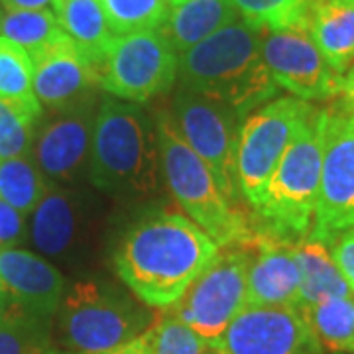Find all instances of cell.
<instances>
[{
    "instance_id": "obj_7",
    "label": "cell",
    "mask_w": 354,
    "mask_h": 354,
    "mask_svg": "<svg viewBox=\"0 0 354 354\" xmlns=\"http://www.w3.org/2000/svg\"><path fill=\"white\" fill-rule=\"evenodd\" d=\"M256 242L258 236L250 244L221 248L209 268L165 313L213 344L246 307V279Z\"/></svg>"
},
{
    "instance_id": "obj_13",
    "label": "cell",
    "mask_w": 354,
    "mask_h": 354,
    "mask_svg": "<svg viewBox=\"0 0 354 354\" xmlns=\"http://www.w3.org/2000/svg\"><path fill=\"white\" fill-rule=\"evenodd\" d=\"M211 346L216 354H325L297 307L246 305Z\"/></svg>"
},
{
    "instance_id": "obj_21",
    "label": "cell",
    "mask_w": 354,
    "mask_h": 354,
    "mask_svg": "<svg viewBox=\"0 0 354 354\" xmlns=\"http://www.w3.org/2000/svg\"><path fill=\"white\" fill-rule=\"evenodd\" d=\"M51 12L59 28L101 69L104 51L114 39L101 0H51Z\"/></svg>"
},
{
    "instance_id": "obj_30",
    "label": "cell",
    "mask_w": 354,
    "mask_h": 354,
    "mask_svg": "<svg viewBox=\"0 0 354 354\" xmlns=\"http://www.w3.org/2000/svg\"><path fill=\"white\" fill-rule=\"evenodd\" d=\"M311 2L313 0H232L241 18L268 30L307 26Z\"/></svg>"
},
{
    "instance_id": "obj_15",
    "label": "cell",
    "mask_w": 354,
    "mask_h": 354,
    "mask_svg": "<svg viewBox=\"0 0 354 354\" xmlns=\"http://www.w3.org/2000/svg\"><path fill=\"white\" fill-rule=\"evenodd\" d=\"M97 109L95 101L85 102L71 111L55 113L39 128L32 152L44 176L53 181H73L85 169Z\"/></svg>"
},
{
    "instance_id": "obj_5",
    "label": "cell",
    "mask_w": 354,
    "mask_h": 354,
    "mask_svg": "<svg viewBox=\"0 0 354 354\" xmlns=\"http://www.w3.org/2000/svg\"><path fill=\"white\" fill-rule=\"evenodd\" d=\"M156 130L162 176L185 216L207 232L218 248L256 241L258 230L252 215L242 213L239 205L225 197L211 169L179 134L169 111L158 113Z\"/></svg>"
},
{
    "instance_id": "obj_32",
    "label": "cell",
    "mask_w": 354,
    "mask_h": 354,
    "mask_svg": "<svg viewBox=\"0 0 354 354\" xmlns=\"http://www.w3.org/2000/svg\"><path fill=\"white\" fill-rule=\"evenodd\" d=\"M327 246H329L335 264L341 270L351 290L354 291V230L335 236L333 241L327 242Z\"/></svg>"
},
{
    "instance_id": "obj_3",
    "label": "cell",
    "mask_w": 354,
    "mask_h": 354,
    "mask_svg": "<svg viewBox=\"0 0 354 354\" xmlns=\"http://www.w3.org/2000/svg\"><path fill=\"white\" fill-rule=\"evenodd\" d=\"M88 171L93 183L120 199L153 197L162 187L156 122L140 104L109 97L99 104Z\"/></svg>"
},
{
    "instance_id": "obj_16",
    "label": "cell",
    "mask_w": 354,
    "mask_h": 354,
    "mask_svg": "<svg viewBox=\"0 0 354 354\" xmlns=\"http://www.w3.org/2000/svg\"><path fill=\"white\" fill-rule=\"evenodd\" d=\"M0 288L18 307L51 319L64 299L65 279L50 262L20 248L0 250Z\"/></svg>"
},
{
    "instance_id": "obj_9",
    "label": "cell",
    "mask_w": 354,
    "mask_h": 354,
    "mask_svg": "<svg viewBox=\"0 0 354 354\" xmlns=\"http://www.w3.org/2000/svg\"><path fill=\"white\" fill-rule=\"evenodd\" d=\"M177 79V53L160 30L114 36L99 69V87L118 101L142 104L167 93Z\"/></svg>"
},
{
    "instance_id": "obj_20",
    "label": "cell",
    "mask_w": 354,
    "mask_h": 354,
    "mask_svg": "<svg viewBox=\"0 0 354 354\" xmlns=\"http://www.w3.org/2000/svg\"><path fill=\"white\" fill-rule=\"evenodd\" d=\"M293 252L299 268V295L295 307H309L333 297L354 295L325 242L307 236L293 244Z\"/></svg>"
},
{
    "instance_id": "obj_4",
    "label": "cell",
    "mask_w": 354,
    "mask_h": 354,
    "mask_svg": "<svg viewBox=\"0 0 354 354\" xmlns=\"http://www.w3.org/2000/svg\"><path fill=\"white\" fill-rule=\"evenodd\" d=\"M323 127L325 109H315L293 136L252 209L258 232L290 244L311 234L321 187Z\"/></svg>"
},
{
    "instance_id": "obj_34",
    "label": "cell",
    "mask_w": 354,
    "mask_h": 354,
    "mask_svg": "<svg viewBox=\"0 0 354 354\" xmlns=\"http://www.w3.org/2000/svg\"><path fill=\"white\" fill-rule=\"evenodd\" d=\"M335 102L342 106L344 111L354 114V64L348 67V71L342 75L341 95L335 99Z\"/></svg>"
},
{
    "instance_id": "obj_25",
    "label": "cell",
    "mask_w": 354,
    "mask_h": 354,
    "mask_svg": "<svg viewBox=\"0 0 354 354\" xmlns=\"http://www.w3.org/2000/svg\"><path fill=\"white\" fill-rule=\"evenodd\" d=\"M46 191V176L30 153L0 162V199L18 213L24 216L34 213Z\"/></svg>"
},
{
    "instance_id": "obj_11",
    "label": "cell",
    "mask_w": 354,
    "mask_h": 354,
    "mask_svg": "<svg viewBox=\"0 0 354 354\" xmlns=\"http://www.w3.org/2000/svg\"><path fill=\"white\" fill-rule=\"evenodd\" d=\"M348 230H354V114L333 101L325 109L321 187L309 236L327 244Z\"/></svg>"
},
{
    "instance_id": "obj_26",
    "label": "cell",
    "mask_w": 354,
    "mask_h": 354,
    "mask_svg": "<svg viewBox=\"0 0 354 354\" xmlns=\"http://www.w3.org/2000/svg\"><path fill=\"white\" fill-rule=\"evenodd\" d=\"M65 32L51 10H6L0 14V36L22 46L30 55L59 39Z\"/></svg>"
},
{
    "instance_id": "obj_37",
    "label": "cell",
    "mask_w": 354,
    "mask_h": 354,
    "mask_svg": "<svg viewBox=\"0 0 354 354\" xmlns=\"http://www.w3.org/2000/svg\"><path fill=\"white\" fill-rule=\"evenodd\" d=\"M16 307H18V305L14 304L12 297H10V295H8L6 291L0 288V323H2V321H4L6 317L10 315L14 309H16Z\"/></svg>"
},
{
    "instance_id": "obj_24",
    "label": "cell",
    "mask_w": 354,
    "mask_h": 354,
    "mask_svg": "<svg viewBox=\"0 0 354 354\" xmlns=\"http://www.w3.org/2000/svg\"><path fill=\"white\" fill-rule=\"evenodd\" d=\"M0 99L18 104L34 116H41V104L34 93V62L30 53L0 36Z\"/></svg>"
},
{
    "instance_id": "obj_36",
    "label": "cell",
    "mask_w": 354,
    "mask_h": 354,
    "mask_svg": "<svg viewBox=\"0 0 354 354\" xmlns=\"http://www.w3.org/2000/svg\"><path fill=\"white\" fill-rule=\"evenodd\" d=\"M51 0H0L6 10H39L46 8Z\"/></svg>"
},
{
    "instance_id": "obj_10",
    "label": "cell",
    "mask_w": 354,
    "mask_h": 354,
    "mask_svg": "<svg viewBox=\"0 0 354 354\" xmlns=\"http://www.w3.org/2000/svg\"><path fill=\"white\" fill-rule=\"evenodd\" d=\"M169 113L179 134L211 169L225 197L239 205L236 150L244 122L239 113L183 87H177Z\"/></svg>"
},
{
    "instance_id": "obj_31",
    "label": "cell",
    "mask_w": 354,
    "mask_h": 354,
    "mask_svg": "<svg viewBox=\"0 0 354 354\" xmlns=\"http://www.w3.org/2000/svg\"><path fill=\"white\" fill-rule=\"evenodd\" d=\"M38 116L0 99V162L32 153Z\"/></svg>"
},
{
    "instance_id": "obj_35",
    "label": "cell",
    "mask_w": 354,
    "mask_h": 354,
    "mask_svg": "<svg viewBox=\"0 0 354 354\" xmlns=\"http://www.w3.org/2000/svg\"><path fill=\"white\" fill-rule=\"evenodd\" d=\"M93 354H148V342H146V333L140 335L138 339L127 342L118 348L113 351H104V353H93Z\"/></svg>"
},
{
    "instance_id": "obj_12",
    "label": "cell",
    "mask_w": 354,
    "mask_h": 354,
    "mask_svg": "<svg viewBox=\"0 0 354 354\" xmlns=\"http://www.w3.org/2000/svg\"><path fill=\"white\" fill-rule=\"evenodd\" d=\"M262 57L276 85L290 91L291 97L321 102L341 95L342 75L327 64L307 26L262 28Z\"/></svg>"
},
{
    "instance_id": "obj_33",
    "label": "cell",
    "mask_w": 354,
    "mask_h": 354,
    "mask_svg": "<svg viewBox=\"0 0 354 354\" xmlns=\"http://www.w3.org/2000/svg\"><path fill=\"white\" fill-rule=\"evenodd\" d=\"M26 216L18 213L14 207L0 199V250L12 248V244L24 236Z\"/></svg>"
},
{
    "instance_id": "obj_18",
    "label": "cell",
    "mask_w": 354,
    "mask_h": 354,
    "mask_svg": "<svg viewBox=\"0 0 354 354\" xmlns=\"http://www.w3.org/2000/svg\"><path fill=\"white\" fill-rule=\"evenodd\" d=\"M239 18L232 0H179L169 6L158 30L179 55Z\"/></svg>"
},
{
    "instance_id": "obj_17",
    "label": "cell",
    "mask_w": 354,
    "mask_h": 354,
    "mask_svg": "<svg viewBox=\"0 0 354 354\" xmlns=\"http://www.w3.org/2000/svg\"><path fill=\"white\" fill-rule=\"evenodd\" d=\"M297 295L299 268L293 244L258 232L256 254L246 279V305L295 307Z\"/></svg>"
},
{
    "instance_id": "obj_14",
    "label": "cell",
    "mask_w": 354,
    "mask_h": 354,
    "mask_svg": "<svg viewBox=\"0 0 354 354\" xmlns=\"http://www.w3.org/2000/svg\"><path fill=\"white\" fill-rule=\"evenodd\" d=\"M30 57L34 62V93L41 106L64 113L95 101V88H101L99 69L67 34Z\"/></svg>"
},
{
    "instance_id": "obj_2",
    "label": "cell",
    "mask_w": 354,
    "mask_h": 354,
    "mask_svg": "<svg viewBox=\"0 0 354 354\" xmlns=\"http://www.w3.org/2000/svg\"><path fill=\"white\" fill-rule=\"evenodd\" d=\"M179 87L221 102L242 120L274 101L278 85L262 57V28L239 18L177 55Z\"/></svg>"
},
{
    "instance_id": "obj_38",
    "label": "cell",
    "mask_w": 354,
    "mask_h": 354,
    "mask_svg": "<svg viewBox=\"0 0 354 354\" xmlns=\"http://www.w3.org/2000/svg\"><path fill=\"white\" fill-rule=\"evenodd\" d=\"M176 2H179V0H169V6H171V4H176Z\"/></svg>"
},
{
    "instance_id": "obj_28",
    "label": "cell",
    "mask_w": 354,
    "mask_h": 354,
    "mask_svg": "<svg viewBox=\"0 0 354 354\" xmlns=\"http://www.w3.org/2000/svg\"><path fill=\"white\" fill-rule=\"evenodd\" d=\"M114 36H127L164 24L169 0H101Z\"/></svg>"
},
{
    "instance_id": "obj_22",
    "label": "cell",
    "mask_w": 354,
    "mask_h": 354,
    "mask_svg": "<svg viewBox=\"0 0 354 354\" xmlns=\"http://www.w3.org/2000/svg\"><path fill=\"white\" fill-rule=\"evenodd\" d=\"M77 213L71 195L57 187H48L34 211L32 241L48 256H57L69 248L75 236Z\"/></svg>"
},
{
    "instance_id": "obj_6",
    "label": "cell",
    "mask_w": 354,
    "mask_h": 354,
    "mask_svg": "<svg viewBox=\"0 0 354 354\" xmlns=\"http://www.w3.org/2000/svg\"><path fill=\"white\" fill-rule=\"evenodd\" d=\"M59 337L73 354L104 353L138 339L152 327L148 307L104 281L85 279L64 293Z\"/></svg>"
},
{
    "instance_id": "obj_23",
    "label": "cell",
    "mask_w": 354,
    "mask_h": 354,
    "mask_svg": "<svg viewBox=\"0 0 354 354\" xmlns=\"http://www.w3.org/2000/svg\"><path fill=\"white\" fill-rule=\"evenodd\" d=\"M323 348L354 354V295L333 297L309 307H297Z\"/></svg>"
},
{
    "instance_id": "obj_19",
    "label": "cell",
    "mask_w": 354,
    "mask_h": 354,
    "mask_svg": "<svg viewBox=\"0 0 354 354\" xmlns=\"http://www.w3.org/2000/svg\"><path fill=\"white\" fill-rule=\"evenodd\" d=\"M307 30L327 64L344 75L354 64V0H313Z\"/></svg>"
},
{
    "instance_id": "obj_8",
    "label": "cell",
    "mask_w": 354,
    "mask_h": 354,
    "mask_svg": "<svg viewBox=\"0 0 354 354\" xmlns=\"http://www.w3.org/2000/svg\"><path fill=\"white\" fill-rule=\"evenodd\" d=\"M315 109L297 97H279L244 118L236 150V181L250 209L260 201L281 156Z\"/></svg>"
},
{
    "instance_id": "obj_27",
    "label": "cell",
    "mask_w": 354,
    "mask_h": 354,
    "mask_svg": "<svg viewBox=\"0 0 354 354\" xmlns=\"http://www.w3.org/2000/svg\"><path fill=\"white\" fill-rule=\"evenodd\" d=\"M0 354H57L51 346L50 319L16 307L0 323Z\"/></svg>"
},
{
    "instance_id": "obj_29",
    "label": "cell",
    "mask_w": 354,
    "mask_h": 354,
    "mask_svg": "<svg viewBox=\"0 0 354 354\" xmlns=\"http://www.w3.org/2000/svg\"><path fill=\"white\" fill-rule=\"evenodd\" d=\"M148 354H216L211 342L183 325L179 319L164 313L146 330Z\"/></svg>"
},
{
    "instance_id": "obj_1",
    "label": "cell",
    "mask_w": 354,
    "mask_h": 354,
    "mask_svg": "<svg viewBox=\"0 0 354 354\" xmlns=\"http://www.w3.org/2000/svg\"><path fill=\"white\" fill-rule=\"evenodd\" d=\"M218 250V244L191 218L160 211L128 230L113 262L118 278L138 301L167 309L209 268Z\"/></svg>"
}]
</instances>
